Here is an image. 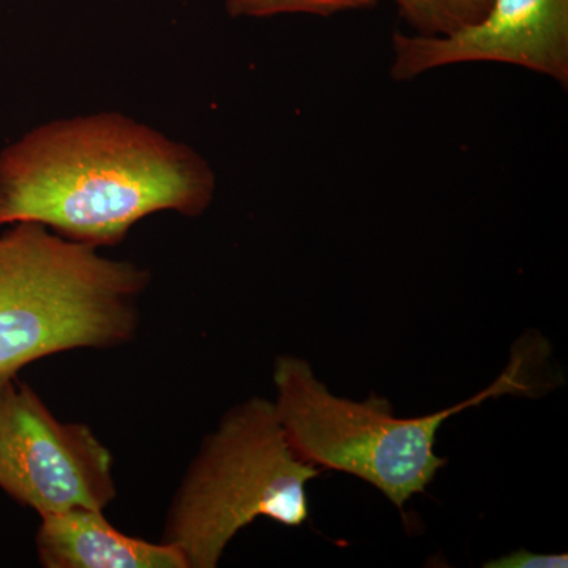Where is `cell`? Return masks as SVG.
<instances>
[{"label":"cell","mask_w":568,"mask_h":568,"mask_svg":"<svg viewBox=\"0 0 568 568\" xmlns=\"http://www.w3.org/2000/svg\"><path fill=\"white\" fill-rule=\"evenodd\" d=\"M488 568H556L568 567L567 555H536L528 549H518L514 555L485 564Z\"/></svg>","instance_id":"cell-10"},{"label":"cell","mask_w":568,"mask_h":568,"mask_svg":"<svg viewBox=\"0 0 568 568\" xmlns=\"http://www.w3.org/2000/svg\"><path fill=\"white\" fill-rule=\"evenodd\" d=\"M213 193L200 153L118 112L44 123L0 152V227L40 223L95 248L152 213L201 215Z\"/></svg>","instance_id":"cell-1"},{"label":"cell","mask_w":568,"mask_h":568,"mask_svg":"<svg viewBox=\"0 0 568 568\" xmlns=\"http://www.w3.org/2000/svg\"><path fill=\"white\" fill-rule=\"evenodd\" d=\"M395 81L455 63L495 62L523 67L568 84V0H493L484 20L446 37L395 32Z\"/></svg>","instance_id":"cell-6"},{"label":"cell","mask_w":568,"mask_h":568,"mask_svg":"<svg viewBox=\"0 0 568 568\" xmlns=\"http://www.w3.org/2000/svg\"><path fill=\"white\" fill-rule=\"evenodd\" d=\"M376 0H226L231 17L267 18L284 13L334 17L343 11L364 10Z\"/></svg>","instance_id":"cell-9"},{"label":"cell","mask_w":568,"mask_h":568,"mask_svg":"<svg viewBox=\"0 0 568 568\" xmlns=\"http://www.w3.org/2000/svg\"><path fill=\"white\" fill-rule=\"evenodd\" d=\"M151 274L40 223L0 227V383L74 349L129 345Z\"/></svg>","instance_id":"cell-2"},{"label":"cell","mask_w":568,"mask_h":568,"mask_svg":"<svg viewBox=\"0 0 568 568\" xmlns=\"http://www.w3.org/2000/svg\"><path fill=\"white\" fill-rule=\"evenodd\" d=\"M36 548L44 568H186L170 545L129 536L97 508L41 517Z\"/></svg>","instance_id":"cell-7"},{"label":"cell","mask_w":568,"mask_h":568,"mask_svg":"<svg viewBox=\"0 0 568 568\" xmlns=\"http://www.w3.org/2000/svg\"><path fill=\"white\" fill-rule=\"evenodd\" d=\"M0 489L39 517L106 510L118 497L114 459L91 426L63 422L28 383H0Z\"/></svg>","instance_id":"cell-5"},{"label":"cell","mask_w":568,"mask_h":568,"mask_svg":"<svg viewBox=\"0 0 568 568\" xmlns=\"http://www.w3.org/2000/svg\"><path fill=\"white\" fill-rule=\"evenodd\" d=\"M537 361V345L523 339V346H515L506 372L480 394L432 416L402 418L394 416L390 403L379 396L357 403L331 394L310 362L283 355L275 362L274 405L298 458L320 469L362 478L403 508L446 466V459L435 454L440 426L489 398L534 395L541 386L530 375Z\"/></svg>","instance_id":"cell-3"},{"label":"cell","mask_w":568,"mask_h":568,"mask_svg":"<svg viewBox=\"0 0 568 568\" xmlns=\"http://www.w3.org/2000/svg\"><path fill=\"white\" fill-rule=\"evenodd\" d=\"M320 467L295 455L274 402L246 399L205 435L175 489L160 541L186 568H215L254 519L298 528L310 517L305 487Z\"/></svg>","instance_id":"cell-4"},{"label":"cell","mask_w":568,"mask_h":568,"mask_svg":"<svg viewBox=\"0 0 568 568\" xmlns=\"http://www.w3.org/2000/svg\"><path fill=\"white\" fill-rule=\"evenodd\" d=\"M417 36L446 37L484 20L493 0H392Z\"/></svg>","instance_id":"cell-8"}]
</instances>
